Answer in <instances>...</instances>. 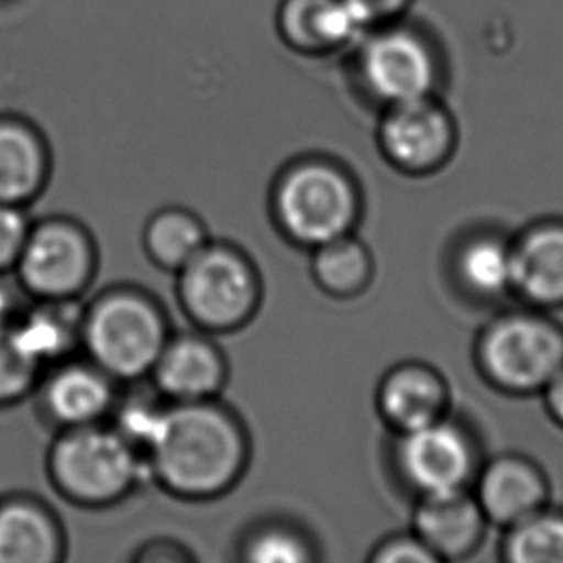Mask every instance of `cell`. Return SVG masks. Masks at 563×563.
<instances>
[{
	"mask_svg": "<svg viewBox=\"0 0 563 563\" xmlns=\"http://www.w3.org/2000/svg\"><path fill=\"white\" fill-rule=\"evenodd\" d=\"M360 66L369 91L390 107L431 99L437 62L426 41L411 31L379 33L367 43Z\"/></svg>",
	"mask_w": 563,
	"mask_h": 563,
	"instance_id": "9",
	"label": "cell"
},
{
	"mask_svg": "<svg viewBox=\"0 0 563 563\" xmlns=\"http://www.w3.org/2000/svg\"><path fill=\"white\" fill-rule=\"evenodd\" d=\"M346 2L354 8V12L366 25L388 20L408 4V0H346Z\"/></svg>",
	"mask_w": 563,
	"mask_h": 563,
	"instance_id": "30",
	"label": "cell"
},
{
	"mask_svg": "<svg viewBox=\"0 0 563 563\" xmlns=\"http://www.w3.org/2000/svg\"><path fill=\"white\" fill-rule=\"evenodd\" d=\"M51 156L27 123L0 120V205L27 208L45 190Z\"/></svg>",
	"mask_w": 563,
	"mask_h": 563,
	"instance_id": "19",
	"label": "cell"
},
{
	"mask_svg": "<svg viewBox=\"0 0 563 563\" xmlns=\"http://www.w3.org/2000/svg\"><path fill=\"white\" fill-rule=\"evenodd\" d=\"M477 362L506 393H542L563 367V329L539 313H504L481 333Z\"/></svg>",
	"mask_w": 563,
	"mask_h": 563,
	"instance_id": "5",
	"label": "cell"
},
{
	"mask_svg": "<svg viewBox=\"0 0 563 563\" xmlns=\"http://www.w3.org/2000/svg\"><path fill=\"white\" fill-rule=\"evenodd\" d=\"M454 123L431 99L395 104L380 123L383 153L406 174H429L449 161L454 148Z\"/></svg>",
	"mask_w": 563,
	"mask_h": 563,
	"instance_id": "10",
	"label": "cell"
},
{
	"mask_svg": "<svg viewBox=\"0 0 563 563\" xmlns=\"http://www.w3.org/2000/svg\"><path fill=\"white\" fill-rule=\"evenodd\" d=\"M395 464L406 487L423 498L465 490L477 470V454L464 429L441 418L398 434Z\"/></svg>",
	"mask_w": 563,
	"mask_h": 563,
	"instance_id": "8",
	"label": "cell"
},
{
	"mask_svg": "<svg viewBox=\"0 0 563 563\" xmlns=\"http://www.w3.org/2000/svg\"><path fill=\"white\" fill-rule=\"evenodd\" d=\"M206 244L205 225L185 210H162L145 228L146 254L168 272H181Z\"/></svg>",
	"mask_w": 563,
	"mask_h": 563,
	"instance_id": "23",
	"label": "cell"
},
{
	"mask_svg": "<svg viewBox=\"0 0 563 563\" xmlns=\"http://www.w3.org/2000/svg\"><path fill=\"white\" fill-rule=\"evenodd\" d=\"M249 460L243 427L212 400L168 406L145 465L181 498H213L233 487Z\"/></svg>",
	"mask_w": 563,
	"mask_h": 563,
	"instance_id": "1",
	"label": "cell"
},
{
	"mask_svg": "<svg viewBox=\"0 0 563 563\" xmlns=\"http://www.w3.org/2000/svg\"><path fill=\"white\" fill-rule=\"evenodd\" d=\"M114 383L89 360H66L38 380L41 410L60 431L104 423L118 402Z\"/></svg>",
	"mask_w": 563,
	"mask_h": 563,
	"instance_id": "11",
	"label": "cell"
},
{
	"mask_svg": "<svg viewBox=\"0 0 563 563\" xmlns=\"http://www.w3.org/2000/svg\"><path fill=\"white\" fill-rule=\"evenodd\" d=\"M487 518L475 496L465 490L419 498L413 527L427 549L441 560L472 554L485 534Z\"/></svg>",
	"mask_w": 563,
	"mask_h": 563,
	"instance_id": "15",
	"label": "cell"
},
{
	"mask_svg": "<svg viewBox=\"0 0 563 563\" xmlns=\"http://www.w3.org/2000/svg\"><path fill=\"white\" fill-rule=\"evenodd\" d=\"M366 27L346 0H290L285 30L305 48H331L356 37Z\"/></svg>",
	"mask_w": 563,
	"mask_h": 563,
	"instance_id": "21",
	"label": "cell"
},
{
	"mask_svg": "<svg viewBox=\"0 0 563 563\" xmlns=\"http://www.w3.org/2000/svg\"><path fill=\"white\" fill-rule=\"evenodd\" d=\"M95 269L97 251L84 225L46 218L31 225L14 274L31 300H76L91 285Z\"/></svg>",
	"mask_w": 563,
	"mask_h": 563,
	"instance_id": "7",
	"label": "cell"
},
{
	"mask_svg": "<svg viewBox=\"0 0 563 563\" xmlns=\"http://www.w3.org/2000/svg\"><path fill=\"white\" fill-rule=\"evenodd\" d=\"M66 539L45 504L30 496L0 500V563H58Z\"/></svg>",
	"mask_w": 563,
	"mask_h": 563,
	"instance_id": "17",
	"label": "cell"
},
{
	"mask_svg": "<svg viewBox=\"0 0 563 563\" xmlns=\"http://www.w3.org/2000/svg\"><path fill=\"white\" fill-rule=\"evenodd\" d=\"M85 308L76 300H33L10 323L23 354L43 372L66 362L81 346Z\"/></svg>",
	"mask_w": 563,
	"mask_h": 563,
	"instance_id": "16",
	"label": "cell"
},
{
	"mask_svg": "<svg viewBox=\"0 0 563 563\" xmlns=\"http://www.w3.org/2000/svg\"><path fill=\"white\" fill-rule=\"evenodd\" d=\"M43 374L18 346L10 325H0V408L22 402L35 393Z\"/></svg>",
	"mask_w": 563,
	"mask_h": 563,
	"instance_id": "27",
	"label": "cell"
},
{
	"mask_svg": "<svg viewBox=\"0 0 563 563\" xmlns=\"http://www.w3.org/2000/svg\"><path fill=\"white\" fill-rule=\"evenodd\" d=\"M146 467L137 450L107 423L64 429L46 456V473L66 500L102 508L130 495Z\"/></svg>",
	"mask_w": 563,
	"mask_h": 563,
	"instance_id": "2",
	"label": "cell"
},
{
	"mask_svg": "<svg viewBox=\"0 0 563 563\" xmlns=\"http://www.w3.org/2000/svg\"><path fill=\"white\" fill-rule=\"evenodd\" d=\"M504 558L511 563H563V514L542 508L508 527Z\"/></svg>",
	"mask_w": 563,
	"mask_h": 563,
	"instance_id": "24",
	"label": "cell"
},
{
	"mask_svg": "<svg viewBox=\"0 0 563 563\" xmlns=\"http://www.w3.org/2000/svg\"><path fill=\"white\" fill-rule=\"evenodd\" d=\"M454 274L472 297L493 300L511 290V243L496 233H477L457 246Z\"/></svg>",
	"mask_w": 563,
	"mask_h": 563,
	"instance_id": "20",
	"label": "cell"
},
{
	"mask_svg": "<svg viewBox=\"0 0 563 563\" xmlns=\"http://www.w3.org/2000/svg\"><path fill=\"white\" fill-rule=\"evenodd\" d=\"M151 375L162 395L174 402H198L212 400L220 393L228 364L210 339L179 335L168 339Z\"/></svg>",
	"mask_w": 563,
	"mask_h": 563,
	"instance_id": "12",
	"label": "cell"
},
{
	"mask_svg": "<svg viewBox=\"0 0 563 563\" xmlns=\"http://www.w3.org/2000/svg\"><path fill=\"white\" fill-rule=\"evenodd\" d=\"M179 274V300L206 331H233L251 320L260 302L258 274L231 246L206 244Z\"/></svg>",
	"mask_w": 563,
	"mask_h": 563,
	"instance_id": "6",
	"label": "cell"
},
{
	"mask_svg": "<svg viewBox=\"0 0 563 563\" xmlns=\"http://www.w3.org/2000/svg\"><path fill=\"white\" fill-rule=\"evenodd\" d=\"M168 406H162L153 398L135 396L123 402H115L112 419L114 429L137 450L139 456L146 460L153 449L154 441L158 439L164 416Z\"/></svg>",
	"mask_w": 563,
	"mask_h": 563,
	"instance_id": "26",
	"label": "cell"
},
{
	"mask_svg": "<svg viewBox=\"0 0 563 563\" xmlns=\"http://www.w3.org/2000/svg\"><path fill=\"white\" fill-rule=\"evenodd\" d=\"M446 404L444 380L423 364H402L390 369L377 393L380 416L398 434L444 418Z\"/></svg>",
	"mask_w": 563,
	"mask_h": 563,
	"instance_id": "18",
	"label": "cell"
},
{
	"mask_svg": "<svg viewBox=\"0 0 563 563\" xmlns=\"http://www.w3.org/2000/svg\"><path fill=\"white\" fill-rule=\"evenodd\" d=\"M475 498L487 521L508 529L544 508L549 485L526 457H496L481 472Z\"/></svg>",
	"mask_w": 563,
	"mask_h": 563,
	"instance_id": "14",
	"label": "cell"
},
{
	"mask_svg": "<svg viewBox=\"0 0 563 563\" xmlns=\"http://www.w3.org/2000/svg\"><path fill=\"white\" fill-rule=\"evenodd\" d=\"M542 395H544L550 416L558 426L563 427V367L549 380V385L542 388Z\"/></svg>",
	"mask_w": 563,
	"mask_h": 563,
	"instance_id": "32",
	"label": "cell"
},
{
	"mask_svg": "<svg viewBox=\"0 0 563 563\" xmlns=\"http://www.w3.org/2000/svg\"><path fill=\"white\" fill-rule=\"evenodd\" d=\"M511 290L537 308L563 306V221H542L511 241Z\"/></svg>",
	"mask_w": 563,
	"mask_h": 563,
	"instance_id": "13",
	"label": "cell"
},
{
	"mask_svg": "<svg viewBox=\"0 0 563 563\" xmlns=\"http://www.w3.org/2000/svg\"><path fill=\"white\" fill-rule=\"evenodd\" d=\"M4 275H0V325H10L12 321L20 316L23 308L20 305V292L12 289V285H8L2 279Z\"/></svg>",
	"mask_w": 563,
	"mask_h": 563,
	"instance_id": "31",
	"label": "cell"
},
{
	"mask_svg": "<svg viewBox=\"0 0 563 563\" xmlns=\"http://www.w3.org/2000/svg\"><path fill=\"white\" fill-rule=\"evenodd\" d=\"M312 274L316 283L331 297H354L372 282L374 260L366 244L349 233L316 246Z\"/></svg>",
	"mask_w": 563,
	"mask_h": 563,
	"instance_id": "22",
	"label": "cell"
},
{
	"mask_svg": "<svg viewBox=\"0 0 563 563\" xmlns=\"http://www.w3.org/2000/svg\"><path fill=\"white\" fill-rule=\"evenodd\" d=\"M243 558L254 563H305L313 560V550L295 527L266 523L244 539Z\"/></svg>",
	"mask_w": 563,
	"mask_h": 563,
	"instance_id": "25",
	"label": "cell"
},
{
	"mask_svg": "<svg viewBox=\"0 0 563 563\" xmlns=\"http://www.w3.org/2000/svg\"><path fill=\"white\" fill-rule=\"evenodd\" d=\"M31 225L23 206L0 205V275L14 274Z\"/></svg>",
	"mask_w": 563,
	"mask_h": 563,
	"instance_id": "28",
	"label": "cell"
},
{
	"mask_svg": "<svg viewBox=\"0 0 563 563\" xmlns=\"http://www.w3.org/2000/svg\"><path fill=\"white\" fill-rule=\"evenodd\" d=\"M377 563H431L439 562L431 550L427 549L418 534H398L380 542L372 554Z\"/></svg>",
	"mask_w": 563,
	"mask_h": 563,
	"instance_id": "29",
	"label": "cell"
},
{
	"mask_svg": "<svg viewBox=\"0 0 563 563\" xmlns=\"http://www.w3.org/2000/svg\"><path fill=\"white\" fill-rule=\"evenodd\" d=\"M168 339L161 308L139 290H108L85 308L81 349L89 362L114 380L153 374Z\"/></svg>",
	"mask_w": 563,
	"mask_h": 563,
	"instance_id": "3",
	"label": "cell"
},
{
	"mask_svg": "<svg viewBox=\"0 0 563 563\" xmlns=\"http://www.w3.org/2000/svg\"><path fill=\"white\" fill-rule=\"evenodd\" d=\"M274 213L290 241L316 249L352 233L360 216L358 189L335 164L300 162L277 181Z\"/></svg>",
	"mask_w": 563,
	"mask_h": 563,
	"instance_id": "4",
	"label": "cell"
}]
</instances>
